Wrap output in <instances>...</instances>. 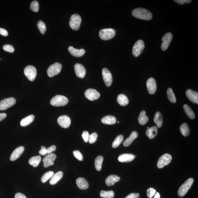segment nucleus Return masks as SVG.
I'll return each instance as SVG.
<instances>
[{
  "mask_svg": "<svg viewBox=\"0 0 198 198\" xmlns=\"http://www.w3.org/2000/svg\"><path fill=\"white\" fill-rule=\"evenodd\" d=\"M132 14L137 19L144 20H150L152 18V14L150 11L142 8L133 10Z\"/></svg>",
  "mask_w": 198,
  "mask_h": 198,
  "instance_id": "nucleus-1",
  "label": "nucleus"
},
{
  "mask_svg": "<svg viewBox=\"0 0 198 198\" xmlns=\"http://www.w3.org/2000/svg\"><path fill=\"white\" fill-rule=\"evenodd\" d=\"M68 102V100L66 97L57 95L51 99L50 104L54 106H62L66 105Z\"/></svg>",
  "mask_w": 198,
  "mask_h": 198,
  "instance_id": "nucleus-2",
  "label": "nucleus"
},
{
  "mask_svg": "<svg viewBox=\"0 0 198 198\" xmlns=\"http://www.w3.org/2000/svg\"><path fill=\"white\" fill-rule=\"evenodd\" d=\"M194 182V179L192 178H189L186 180L185 183L180 186L178 191V195L180 197H183L189 190L191 189Z\"/></svg>",
  "mask_w": 198,
  "mask_h": 198,
  "instance_id": "nucleus-3",
  "label": "nucleus"
},
{
  "mask_svg": "<svg viewBox=\"0 0 198 198\" xmlns=\"http://www.w3.org/2000/svg\"><path fill=\"white\" fill-rule=\"evenodd\" d=\"M116 31L112 28H105L101 30L99 36L103 40H108L112 39L115 35Z\"/></svg>",
  "mask_w": 198,
  "mask_h": 198,
  "instance_id": "nucleus-4",
  "label": "nucleus"
},
{
  "mask_svg": "<svg viewBox=\"0 0 198 198\" xmlns=\"http://www.w3.org/2000/svg\"><path fill=\"white\" fill-rule=\"evenodd\" d=\"M81 21V17L79 14H75L72 15L69 23L70 27L73 30H78L80 27Z\"/></svg>",
  "mask_w": 198,
  "mask_h": 198,
  "instance_id": "nucleus-5",
  "label": "nucleus"
},
{
  "mask_svg": "<svg viewBox=\"0 0 198 198\" xmlns=\"http://www.w3.org/2000/svg\"><path fill=\"white\" fill-rule=\"evenodd\" d=\"M145 48V44L142 40H138L134 45L132 53L135 57H138L142 53Z\"/></svg>",
  "mask_w": 198,
  "mask_h": 198,
  "instance_id": "nucleus-6",
  "label": "nucleus"
},
{
  "mask_svg": "<svg viewBox=\"0 0 198 198\" xmlns=\"http://www.w3.org/2000/svg\"><path fill=\"white\" fill-rule=\"evenodd\" d=\"M24 73L29 80L34 81L37 75L36 69L34 66L29 65L25 68Z\"/></svg>",
  "mask_w": 198,
  "mask_h": 198,
  "instance_id": "nucleus-7",
  "label": "nucleus"
},
{
  "mask_svg": "<svg viewBox=\"0 0 198 198\" xmlns=\"http://www.w3.org/2000/svg\"><path fill=\"white\" fill-rule=\"evenodd\" d=\"M62 65L59 63H56L50 66L47 70V73L49 77H52L57 75L61 72Z\"/></svg>",
  "mask_w": 198,
  "mask_h": 198,
  "instance_id": "nucleus-8",
  "label": "nucleus"
},
{
  "mask_svg": "<svg viewBox=\"0 0 198 198\" xmlns=\"http://www.w3.org/2000/svg\"><path fill=\"white\" fill-rule=\"evenodd\" d=\"M172 158L171 155L170 154H164L159 159L157 166L159 168H163L165 166L169 164L172 160Z\"/></svg>",
  "mask_w": 198,
  "mask_h": 198,
  "instance_id": "nucleus-9",
  "label": "nucleus"
},
{
  "mask_svg": "<svg viewBox=\"0 0 198 198\" xmlns=\"http://www.w3.org/2000/svg\"><path fill=\"white\" fill-rule=\"evenodd\" d=\"M16 100L13 97L5 98L0 101V110H5L14 105Z\"/></svg>",
  "mask_w": 198,
  "mask_h": 198,
  "instance_id": "nucleus-10",
  "label": "nucleus"
},
{
  "mask_svg": "<svg viewBox=\"0 0 198 198\" xmlns=\"http://www.w3.org/2000/svg\"><path fill=\"white\" fill-rule=\"evenodd\" d=\"M102 75L106 86L108 87L111 86L113 82V77L110 71L106 68H104L102 69Z\"/></svg>",
  "mask_w": 198,
  "mask_h": 198,
  "instance_id": "nucleus-11",
  "label": "nucleus"
},
{
  "mask_svg": "<svg viewBox=\"0 0 198 198\" xmlns=\"http://www.w3.org/2000/svg\"><path fill=\"white\" fill-rule=\"evenodd\" d=\"M85 97L91 101L97 100L100 96V93L94 89H87L85 93Z\"/></svg>",
  "mask_w": 198,
  "mask_h": 198,
  "instance_id": "nucleus-12",
  "label": "nucleus"
},
{
  "mask_svg": "<svg viewBox=\"0 0 198 198\" xmlns=\"http://www.w3.org/2000/svg\"><path fill=\"white\" fill-rule=\"evenodd\" d=\"M172 38V35L171 33H167L163 37V42L161 45V48L163 51H165L167 49L171 42Z\"/></svg>",
  "mask_w": 198,
  "mask_h": 198,
  "instance_id": "nucleus-13",
  "label": "nucleus"
},
{
  "mask_svg": "<svg viewBox=\"0 0 198 198\" xmlns=\"http://www.w3.org/2000/svg\"><path fill=\"white\" fill-rule=\"evenodd\" d=\"M58 123L63 128H68L71 124L70 118L67 115H63L60 116L57 120Z\"/></svg>",
  "mask_w": 198,
  "mask_h": 198,
  "instance_id": "nucleus-14",
  "label": "nucleus"
},
{
  "mask_svg": "<svg viewBox=\"0 0 198 198\" xmlns=\"http://www.w3.org/2000/svg\"><path fill=\"white\" fill-rule=\"evenodd\" d=\"M56 155L53 153L46 155L43 159V162L44 163V167L46 168L50 166H53L54 164V161L56 160Z\"/></svg>",
  "mask_w": 198,
  "mask_h": 198,
  "instance_id": "nucleus-15",
  "label": "nucleus"
},
{
  "mask_svg": "<svg viewBox=\"0 0 198 198\" xmlns=\"http://www.w3.org/2000/svg\"><path fill=\"white\" fill-rule=\"evenodd\" d=\"M146 86L149 94H154L157 90L156 82L155 80L152 77L149 78L147 81Z\"/></svg>",
  "mask_w": 198,
  "mask_h": 198,
  "instance_id": "nucleus-16",
  "label": "nucleus"
},
{
  "mask_svg": "<svg viewBox=\"0 0 198 198\" xmlns=\"http://www.w3.org/2000/svg\"><path fill=\"white\" fill-rule=\"evenodd\" d=\"M74 70L77 77L80 78H84L86 72L84 66L80 64H76L74 66Z\"/></svg>",
  "mask_w": 198,
  "mask_h": 198,
  "instance_id": "nucleus-17",
  "label": "nucleus"
},
{
  "mask_svg": "<svg viewBox=\"0 0 198 198\" xmlns=\"http://www.w3.org/2000/svg\"><path fill=\"white\" fill-rule=\"evenodd\" d=\"M186 94L187 98L193 103L198 104V93L197 92L188 89L186 91Z\"/></svg>",
  "mask_w": 198,
  "mask_h": 198,
  "instance_id": "nucleus-18",
  "label": "nucleus"
},
{
  "mask_svg": "<svg viewBox=\"0 0 198 198\" xmlns=\"http://www.w3.org/2000/svg\"><path fill=\"white\" fill-rule=\"evenodd\" d=\"M24 147L21 146L15 149L11 154L10 157L11 161H14L18 159L24 152Z\"/></svg>",
  "mask_w": 198,
  "mask_h": 198,
  "instance_id": "nucleus-19",
  "label": "nucleus"
},
{
  "mask_svg": "<svg viewBox=\"0 0 198 198\" xmlns=\"http://www.w3.org/2000/svg\"><path fill=\"white\" fill-rule=\"evenodd\" d=\"M68 50L71 55L75 57H82L85 53V50L82 48L80 49H77L73 48L72 46H69Z\"/></svg>",
  "mask_w": 198,
  "mask_h": 198,
  "instance_id": "nucleus-20",
  "label": "nucleus"
},
{
  "mask_svg": "<svg viewBox=\"0 0 198 198\" xmlns=\"http://www.w3.org/2000/svg\"><path fill=\"white\" fill-rule=\"evenodd\" d=\"M135 158L133 154L125 153L120 155L118 159L120 162L128 163L133 161Z\"/></svg>",
  "mask_w": 198,
  "mask_h": 198,
  "instance_id": "nucleus-21",
  "label": "nucleus"
},
{
  "mask_svg": "<svg viewBox=\"0 0 198 198\" xmlns=\"http://www.w3.org/2000/svg\"><path fill=\"white\" fill-rule=\"evenodd\" d=\"M120 179V178L119 176L114 175H112L108 176L106 178L105 183L106 185L109 186H113L116 182L119 181Z\"/></svg>",
  "mask_w": 198,
  "mask_h": 198,
  "instance_id": "nucleus-22",
  "label": "nucleus"
},
{
  "mask_svg": "<svg viewBox=\"0 0 198 198\" xmlns=\"http://www.w3.org/2000/svg\"><path fill=\"white\" fill-rule=\"evenodd\" d=\"M76 183L77 187L80 189L86 190L88 189L89 187L88 182L84 178H77L76 180Z\"/></svg>",
  "mask_w": 198,
  "mask_h": 198,
  "instance_id": "nucleus-23",
  "label": "nucleus"
},
{
  "mask_svg": "<svg viewBox=\"0 0 198 198\" xmlns=\"http://www.w3.org/2000/svg\"><path fill=\"white\" fill-rule=\"evenodd\" d=\"M138 136V134L137 131H133L132 132L130 137L126 139V140L124 142L123 145L124 146L128 147L137 138Z\"/></svg>",
  "mask_w": 198,
  "mask_h": 198,
  "instance_id": "nucleus-24",
  "label": "nucleus"
},
{
  "mask_svg": "<svg viewBox=\"0 0 198 198\" xmlns=\"http://www.w3.org/2000/svg\"><path fill=\"white\" fill-rule=\"evenodd\" d=\"M158 134V129L156 126H153L149 128L146 131V134L147 137L150 139L154 138Z\"/></svg>",
  "mask_w": 198,
  "mask_h": 198,
  "instance_id": "nucleus-25",
  "label": "nucleus"
},
{
  "mask_svg": "<svg viewBox=\"0 0 198 198\" xmlns=\"http://www.w3.org/2000/svg\"><path fill=\"white\" fill-rule=\"evenodd\" d=\"M41 150L39 151V154L42 156H44L47 154H49L56 150V146L53 145L48 148H46L45 147L42 146H41Z\"/></svg>",
  "mask_w": 198,
  "mask_h": 198,
  "instance_id": "nucleus-26",
  "label": "nucleus"
},
{
  "mask_svg": "<svg viewBox=\"0 0 198 198\" xmlns=\"http://www.w3.org/2000/svg\"><path fill=\"white\" fill-rule=\"evenodd\" d=\"M63 173L61 171H59L52 176L50 181V184L51 185H54L57 183L63 177Z\"/></svg>",
  "mask_w": 198,
  "mask_h": 198,
  "instance_id": "nucleus-27",
  "label": "nucleus"
},
{
  "mask_svg": "<svg viewBox=\"0 0 198 198\" xmlns=\"http://www.w3.org/2000/svg\"><path fill=\"white\" fill-rule=\"evenodd\" d=\"M102 123L107 125H112L115 124L116 118L113 116H107L101 119Z\"/></svg>",
  "mask_w": 198,
  "mask_h": 198,
  "instance_id": "nucleus-28",
  "label": "nucleus"
},
{
  "mask_svg": "<svg viewBox=\"0 0 198 198\" xmlns=\"http://www.w3.org/2000/svg\"><path fill=\"white\" fill-rule=\"evenodd\" d=\"M154 122L159 128L162 127L163 123V118L162 114L159 112H157L155 114L154 117Z\"/></svg>",
  "mask_w": 198,
  "mask_h": 198,
  "instance_id": "nucleus-29",
  "label": "nucleus"
},
{
  "mask_svg": "<svg viewBox=\"0 0 198 198\" xmlns=\"http://www.w3.org/2000/svg\"><path fill=\"white\" fill-rule=\"evenodd\" d=\"M117 101L118 103L122 106L127 105L129 103V99L124 94H120L118 96Z\"/></svg>",
  "mask_w": 198,
  "mask_h": 198,
  "instance_id": "nucleus-30",
  "label": "nucleus"
},
{
  "mask_svg": "<svg viewBox=\"0 0 198 198\" xmlns=\"http://www.w3.org/2000/svg\"><path fill=\"white\" fill-rule=\"evenodd\" d=\"M35 116L32 114L27 116L21 120L20 125L23 127H25L30 125L34 121Z\"/></svg>",
  "mask_w": 198,
  "mask_h": 198,
  "instance_id": "nucleus-31",
  "label": "nucleus"
},
{
  "mask_svg": "<svg viewBox=\"0 0 198 198\" xmlns=\"http://www.w3.org/2000/svg\"><path fill=\"white\" fill-rule=\"evenodd\" d=\"M149 119V118L146 115L145 110L141 111L138 118V121L140 125H144L148 122Z\"/></svg>",
  "mask_w": 198,
  "mask_h": 198,
  "instance_id": "nucleus-32",
  "label": "nucleus"
},
{
  "mask_svg": "<svg viewBox=\"0 0 198 198\" xmlns=\"http://www.w3.org/2000/svg\"><path fill=\"white\" fill-rule=\"evenodd\" d=\"M41 160L40 156H35L31 158L29 160V163L34 167H38Z\"/></svg>",
  "mask_w": 198,
  "mask_h": 198,
  "instance_id": "nucleus-33",
  "label": "nucleus"
},
{
  "mask_svg": "<svg viewBox=\"0 0 198 198\" xmlns=\"http://www.w3.org/2000/svg\"><path fill=\"white\" fill-rule=\"evenodd\" d=\"M104 158L102 156H99L97 157L95 161V167L96 170L98 171H100L102 169Z\"/></svg>",
  "mask_w": 198,
  "mask_h": 198,
  "instance_id": "nucleus-34",
  "label": "nucleus"
},
{
  "mask_svg": "<svg viewBox=\"0 0 198 198\" xmlns=\"http://www.w3.org/2000/svg\"><path fill=\"white\" fill-rule=\"evenodd\" d=\"M184 111L185 112L187 115L190 119H195V113L191 108L187 105L185 104L184 105Z\"/></svg>",
  "mask_w": 198,
  "mask_h": 198,
  "instance_id": "nucleus-35",
  "label": "nucleus"
},
{
  "mask_svg": "<svg viewBox=\"0 0 198 198\" xmlns=\"http://www.w3.org/2000/svg\"><path fill=\"white\" fill-rule=\"evenodd\" d=\"M180 130L184 137H187L189 135L190 130L187 123H184L180 126Z\"/></svg>",
  "mask_w": 198,
  "mask_h": 198,
  "instance_id": "nucleus-36",
  "label": "nucleus"
},
{
  "mask_svg": "<svg viewBox=\"0 0 198 198\" xmlns=\"http://www.w3.org/2000/svg\"><path fill=\"white\" fill-rule=\"evenodd\" d=\"M124 137L123 135H120L116 137L114 140L113 142L112 147L113 148H116L119 146L121 143L123 142Z\"/></svg>",
  "mask_w": 198,
  "mask_h": 198,
  "instance_id": "nucleus-37",
  "label": "nucleus"
},
{
  "mask_svg": "<svg viewBox=\"0 0 198 198\" xmlns=\"http://www.w3.org/2000/svg\"><path fill=\"white\" fill-rule=\"evenodd\" d=\"M100 196L103 198H113L114 196V192L112 191H101L100 193Z\"/></svg>",
  "mask_w": 198,
  "mask_h": 198,
  "instance_id": "nucleus-38",
  "label": "nucleus"
},
{
  "mask_svg": "<svg viewBox=\"0 0 198 198\" xmlns=\"http://www.w3.org/2000/svg\"><path fill=\"white\" fill-rule=\"evenodd\" d=\"M167 95L168 100H169L171 102L175 103L176 102V99L174 93L171 88L168 89L167 91Z\"/></svg>",
  "mask_w": 198,
  "mask_h": 198,
  "instance_id": "nucleus-39",
  "label": "nucleus"
},
{
  "mask_svg": "<svg viewBox=\"0 0 198 198\" xmlns=\"http://www.w3.org/2000/svg\"><path fill=\"white\" fill-rule=\"evenodd\" d=\"M54 175V172L52 171H49L45 173L41 178V182L42 183H45L47 180L52 178Z\"/></svg>",
  "mask_w": 198,
  "mask_h": 198,
  "instance_id": "nucleus-40",
  "label": "nucleus"
},
{
  "mask_svg": "<svg viewBox=\"0 0 198 198\" xmlns=\"http://www.w3.org/2000/svg\"><path fill=\"white\" fill-rule=\"evenodd\" d=\"M38 28L42 34H45L46 30V25L42 21H39L37 23Z\"/></svg>",
  "mask_w": 198,
  "mask_h": 198,
  "instance_id": "nucleus-41",
  "label": "nucleus"
},
{
  "mask_svg": "<svg viewBox=\"0 0 198 198\" xmlns=\"http://www.w3.org/2000/svg\"><path fill=\"white\" fill-rule=\"evenodd\" d=\"M30 9L35 12H37L39 10V3L37 1H33L30 4Z\"/></svg>",
  "mask_w": 198,
  "mask_h": 198,
  "instance_id": "nucleus-42",
  "label": "nucleus"
},
{
  "mask_svg": "<svg viewBox=\"0 0 198 198\" xmlns=\"http://www.w3.org/2000/svg\"><path fill=\"white\" fill-rule=\"evenodd\" d=\"M98 136V134L96 133H93L89 135V142L90 144L94 143L97 141Z\"/></svg>",
  "mask_w": 198,
  "mask_h": 198,
  "instance_id": "nucleus-43",
  "label": "nucleus"
},
{
  "mask_svg": "<svg viewBox=\"0 0 198 198\" xmlns=\"http://www.w3.org/2000/svg\"><path fill=\"white\" fill-rule=\"evenodd\" d=\"M73 156L75 158H76L77 160L80 161H82L83 160V157L82 154L79 151L76 150L74 151L73 152Z\"/></svg>",
  "mask_w": 198,
  "mask_h": 198,
  "instance_id": "nucleus-44",
  "label": "nucleus"
},
{
  "mask_svg": "<svg viewBox=\"0 0 198 198\" xmlns=\"http://www.w3.org/2000/svg\"><path fill=\"white\" fill-rule=\"evenodd\" d=\"M3 49L6 52H9V53H12L14 51V48L13 47L9 44H6L3 46Z\"/></svg>",
  "mask_w": 198,
  "mask_h": 198,
  "instance_id": "nucleus-45",
  "label": "nucleus"
},
{
  "mask_svg": "<svg viewBox=\"0 0 198 198\" xmlns=\"http://www.w3.org/2000/svg\"><path fill=\"white\" fill-rule=\"evenodd\" d=\"M156 193V190L153 189V188H150L147 191V197L149 198H152L153 196L155 195Z\"/></svg>",
  "mask_w": 198,
  "mask_h": 198,
  "instance_id": "nucleus-46",
  "label": "nucleus"
},
{
  "mask_svg": "<svg viewBox=\"0 0 198 198\" xmlns=\"http://www.w3.org/2000/svg\"><path fill=\"white\" fill-rule=\"evenodd\" d=\"M89 132L87 131H84L82 134V137L85 142H88L89 139Z\"/></svg>",
  "mask_w": 198,
  "mask_h": 198,
  "instance_id": "nucleus-47",
  "label": "nucleus"
},
{
  "mask_svg": "<svg viewBox=\"0 0 198 198\" xmlns=\"http://www.w3.org/2000/svg\"><path fill=\"white\" fill-rule=\"evenodd\" d=\"M174 1L180 5H183L184 4L191 3L192 1H191V0H175Z\"/></svg>",
  "mask_w": 198,
  "mask_h": 198,
  "instance_id": "nucleus-48",
  "label": "nucleus"
},
{
  "mask_svg": "<svg viewBox=\"0 0 198 198\" xmlns=\"http://www.w3.org/2000/svg\"><path fill=\"white\" fill-rule=\"evenodd\" d=\"M139 194L138 193H131L128 195L125 198H139Z\"/></svg>",
  "mask_w": 198,
  "mask_h": 198,
  "instance_id": "nucleus-49",
  "label": "nucleus"
},
{
  "mask_svg": "<svg viewBox=\"0 0 198 198\" xmlns=\"http://www.w3.org/2000/svg\"><path fill=\"white\" fill-rule=\"evenodd\" d=\"M0 34L3 36H7L8 35V33L5 29L0 28Z\"/></svg>",
  "mask_w": 198,
  "mask_h": 198,
  "instance_id": "nucleus-50",
  "label": "nucleus"
},
{
  "mask_svg": "<svg viewBox=\"0 0 198 198\" xmlns=\"http://www.w3.org/2000/svg\"><path fill=\"white\" fill-rule=\"evenodd\" d=\"M15 198H27L26 196L21 193H19L15 194Z\"/></svg>",
  "mask_w": 198,
  "mask_h": 198,
  "instance_id": "nucleus-51",
  "label": "nucleus"
},
{
  "mask_svg": "<svg viewBox=\"0 0 198 198\" xmlns=\"http://www.w3.org/2000/svg\"><path fill=\"white\" fill-rule=\"evenodd\" d=\"M6 116L7 114L5 113H0V122L4 119Z\"/></svg>",
  "mask_w": 198,
  "mask_h": 198,
  "instance_id": "nucleus-52",
  "label": "nucleus"
},
{
  "mask_svg": "<svg viewBox=\"0 0 198 198\" xmlns=\"http://www.w3.org/2000/svg\"><path fill=\"white\" fill-rule=\"evenodd\" d=\"M154 198H160V195L158 192L156 194Z\"/></svg>",
  "mask_w": 198,
  "mask_h": 198,
  "instance_id": "nucleus-53",
  "label": "nucleus"
},
{
  "mask_svg": "<svg viewBox=\"0 0 198 198\" xmlns=\"http://www.w3.org/2000/svg\"><path fill=\"white\" fill-rule=\"evenodd\" d=\"M119 123V121H118V123Z\"/></svg>",
  "mask_w": 198,
  "mask_h": 198,
  "instance_id": "nucleus-54",
  "label": "nucleus"
},
{
  "mask_svg": "<svg viewBox=\"0 0 198 198\" xmlns=\"http://www.w3.org/2000/svg\"><path fill=\"white\" fill-rule=\"evenodd\" d=\"M135 156V158H136V157H137V156Z\"/></svg>",
  "mask_w": 198,
  "mask_h": 198,
  "instance_id": "nucleus-55",
  "label": "nucleus"
}]
</instances>
